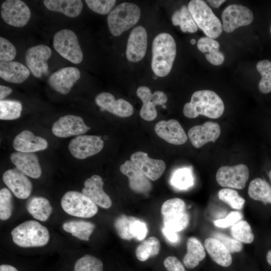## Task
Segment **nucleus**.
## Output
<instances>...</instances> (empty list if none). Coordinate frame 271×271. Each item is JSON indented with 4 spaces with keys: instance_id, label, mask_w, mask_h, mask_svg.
Wrapping results in <instances>:
<instances>
[{
    "instance_id": "13",
    "label": "nucleus",
    "mask_w": 271,
    "mask_h": 271,
    "mask_svg": "<svg viewBox=\"0 0 271 271\" xmlns=\"http://www.w3.org/2000/svg\"><path fill=\"white\" fill-rule=\"evenodd\" d=\"M137 94L143 102L140 115L147 121H151L156 118V106L163 105L168 100L166 94L163 91L158 90L152 93L149 88L145 86H140L137 89Z\"/></svg>"
},
{
    "instance_id": "7",
    "label": "nucleus",
    "mask_w": 271,
    "mask_h": 271,
    "mask_svg": "<svg viewBox=\"0 0 271 271\" xmlns=\"http://www.w3.org/2000/svg\"><path fill=\"white\" fill-rule=\"evenodd\" d=\"M62 209L67 214L78 217L90 218L98 211L97 205L82 193L69 191L61 200Z\"/></svg>"
},
{
    "instance_id": "1",
    "label": "nucleus",
    "mask_w": 271,
    "mask_h": 271,
    "mask_svg": "<svg viewBox=\"0 0 271 271\" xmlns=\"http://www.w3.org/2000/svg\"><path fill=\"white\" fill-rule=\"evenodd\" d=\"M224 110L223 102L215 92L202 90L193 93L191 101L184 105L183 111L185 116L190 118L199 115L217 118L222 115Z\"/></svg>"
},
{
    "instance_id": "19",
    "label": "nucleus",
    "mask_w": 271,
    "mask_h": 271,
    "mask_svg": "<svg viewBox=\"0 0 271 271\" xmlns=\"http://www.w3.org/2000/svg\"><path fill=\"white\" fill-rule=\"evenodd\" d=\"M80 77L79 70L76 67H67L53 73L49 77L50 86L62 94H67Z\"/></svg>"
},
{
    "instance_id": "44",
    "label": "nucleus",
    "mask_w": 271,
    "mask_h": 271,
    "mask_svg": "<svg viewBox=\"0 0 271 271\" xmlns=\"http://www.w3.org/2000/svg\"><path fill=\"white\" fill-rule=\"evenodd\" d=\"M13 209V196L9 189L4 188L0 191V219H9Z\"/></svg>"
},
{
    "instance_id": "34",
    "label": "nucleus",
    "mask_w": 271,
    "mask_h": 271,
    "mask_svg": "<svg viewBox=\"0 0 271 271\" xmlns=\"http://www.w3.org/2000/svg\"><path fill=\"white\" fill-rule=\"evenodd\" d=\"M62 227L66 232L71 233L73 236L82 240L88 241L95 228V225L88 221L73 220L64 223Z\"/></svg>"
},
{
    "instance_id": "37",
    "label": "nucleus",
    "mask_w": 271,
    "mask_h": 271,
    "mask_svg": "<svg viewBox=\"0 0 271 271\" xmlns=\"http://www.w3.org/2000/svg\"><path fill=\"white\" fill-rule=\"evenodd\" d=\"M171 183L180 190H185L192 186L194 178L191 170L188 168L176 170L171 177Z\"/></svg>"
},
{
    "instance_id": "31",
    "label": "nucleus",
    "mask_w": 271,
    "mask_h": 271,
    "mask_svg": "<svg viewBox=\"0 0 271 271\" xmlns=\"http://www.w3.org/2000/svg\"><path fill=\"white\" fill-rule=\"evenodd\" d=\"M187 253L183 261L188 268H194L206 256L205 249L200 241L195 237H189L187 241Z\"/></svg>"
},
{
    "instance_id": "25",
    "label": "nucleus",
    "mask_w": 271,
    "mask_h": 271,
    "mask_svg": "<svg viewBox=\"0 0 271 271\" xmlns=\"http://www.w3.org/2000/svg\"><path fill=\"white\" fill-rule=\"evenodd\" d=\"M10 159L16 169L31 178H39L42 170L38 157L34 153L16 152L11 154Z\"/></svg>"
},
{
    "instance_id": "56",
    "label": "nucleus",
    "mask_w": 271,
    "mask_h": 271,
    "mask_svg": "<svg viewBox=\"0 0 271 271\" xmlns=\"http://www.w3.org/2000/svg\"><path fill=\"white\" fill-rule=\"evenodd\" d=\"M190 43L191 44L194 45L196 43V40L194 39H192L190 41Z\"/></svg>"
},
{
    "instance_id": "26",
    "label": "nucleus",
    "mask_w": 271,
    "mask_h": 271,
    "mask_svg": "<svg viewBox=\"0 0 271 271\" xmlns=\"http://www.w3.org/2000/svg\"><path fill=\"white\" fill-rule=\"evenodd\" d=\"M14 149L17 152L34 153L47 148V141L35 135L31 131L24 130L17 135L13 140Z\"/></svg>"
},
{
    "instance_id": "58",
    "label": "nucleus",
    "mask_w": 271,
    "mask_h": 271,
    "mask_svg": "<svg viewBox=\"0 0 271 271\" xmlns=\"http://www.w3.org/2000/svg\"><path fill=\"white\" fill-rule=\"evenodd\" d=\"M162 106L164 108H166V105H165L164 104Z\"/></svg>"
},
{
    "instance_id": "3",
    "label": "nucleus",
    "mask_w": 271,
    "mask_h": 271,
    "mask_svg": "<svg viewBox=\"0 0 271 271\" xmlns=\"http://www.w3.org/2000/svg\"><path fill=\"white\" fill-rule=\"evenodd\" d=\"M13 242L22 247H41L50 238L48 229L35 220H28L15 227L11 232Z\"/></svg>"
},
{
    "instance_id": "28",
    "label": "nucleus",
    "mask_w": 271,
    "mask_h": 271,
    "mask_svg": "<svg viewBox=\"0 0 271 271\" xmlns=\"http://www.w3.org/2000/svg\"><path fill=\"white\" fill-rule=\"evenodd\" d=\"M204 246L211 258L218 265L228 267L232 262L230 251L219 240L209 237L205 239Z\"/></svg>"
},
{
    "instance_id": "52",
    "label": "nucleus",
    "mask_w": 271,
    "mask_h": 271,
    "mask_svg": "<svg viewBox=\"0 0 271 271\" xmlns=\"http://www.w3.org/2000/svg\"><path fill=\"white\" fill-rule=\"evenodd\" d=\"M12 91L13 90L11 88L4 85H0L1 100H4V99L10 94Z\"/></svg>"
},
{
    "instance_id": "59",
    "label": "nucleus",
    "mask_w": 271,
    "mask_h": 271,
    "mask_svg": "<svg viewBox=\"0 0 271 271\" xmlns=\"http://www.w3.org/2000/svg\"><path fill=\"white\" fill-rule=\"evenodd\" d=\"M270 34H271V26H270Z\"/></svg>"
},
{
    "instance_id": "9",
    "label": "nucleus",
    "mask_w": 271,
    "mask_h": 271,
    "mask_svg": "<svg viewBox=\"0 0 271 271\" xmlns=\"http://www.w3.org/2000/svg\"><path fill=\"white\" fill-rule=\"evenodd\" d=\"M249 178V170L243 164L233 166H222L218 170L216 179L223 187L243 189Z\"/></svg>"
},
{
    "instance_id": "41",
    "label": "nucleus",
    "mask_w": 271,
    "mask_h": 271,
    "mask_svg": "<svg viewBox=\"0 0 271 271\" xmlns=\"http://www.w3.org/2000/svg\"><path fill=\"white\" fill-rule=\"evenodd\" d=\"M137 218L133 216L121 215L115 219L114 226L117 233L121 239L127 240L133 239L131 233V226Z\"/></svg>"
},
{
    "instance_id": "33",
    "label": "nucleus",
    "mask_w": 271,
    "mask_h": 271,
    "mask_svg": "<svg viewBox=\"0 0 271 271\" xmlns=\"http://www.w3.org/2000/svg\"><path fill=\"white\" fill-rule=\"evenodd\" d=\"M248 193L253 200L261 201L264 204H271V187L266 181L260 178L250 182Z\"/></svg>"
},
{
    "instance_id": "40",
    "label": "nucleus",
    "mask_w": 271,
    "mask_h": 271,
    "mask_svg": "<svg viewBox=\"0 0 271 271\" xmlns=\"http://www.w3.org/2000/svg\"><path fill=\"white\" fill-rule=\"evenodd\" d=\"M256 69L261 76L258 83L259 91L265 94L271 92V62L260 61L256 64Z\"/></svg>"
},
{
    "instance_id": "36",
    "label": "nucleus",
    "mask_w": 271,
    "mask_h": 271,
    "mask_svg": "<svg viewBox=\"0 0 271 271\" xmlns=\"http://www.w3.org/2000/svg\"><path fill=\"white\" fill-rule=\"evenodd\" d=\"M160 249V242L156 237H150L139 244L136 249L137 258L144 261L150 257L158 255Z\"/></svg>"
},
{
    "instance_id": "53",
    "label": "nucleus",
    "mask_w": 271,
    "mask_h": 271,
    "mask_svg": "<svg viewBox=\"0 0 271 271\" xmlns=\"http://www.w3.org/2000/svg\"><path fill=\"white\" fill-rule=\"evenodd\" d=\"M0 271H18L14 266L9 264H1Z\"/></svg>"
},
{
    "instance_id": "20",
    "label": "nucleus",
    "mask_w": 271,
    "mask_h": 271,
    "mask_svg": "<svg viewBox=\"0 0 271 271\" xmlns=\"http://www.w3.org/2000/svg\"><path fill=\"white\" fill-rule=\"evenodd\" d=\"M130 161L150 180L156 181L164 173L166 166L162 160L150 158L147 153L138 151L130 156Z\"/></svg>"
},
{
    "instance_id": "8",
    "label": "nucleus",
    "mask_w": 271,
    "mask_h": 271,
    "mask_svg": "<svg viewBox=\"0 0 271 271\" xmlns=\"http://www.w3.org/2000/svg\"><path fill=\"white\" fill-rule=\"evenodd\" d=\"M53 46L64 58L74 64H79L83 60V53L76 35L72 31L63 29L54 36Z\"/></svg>"
},
{
    "instance_id": "15",
    "label": "nucleus",
    "mask_w": 271,
    "mask_h": 271,
    "mask_svg": "<svg viewBox=\"0 0 271 271\" xmlns=\"http://www.w3.org/2000/svg\"><path fill=\"white\" fill-rule=\"evenodd\" d=\"M90 129L82 118L69 114L62 116L57 120L52 125V131L57 137L68 138L82 134Z\"/></svg>"
},
{
    "instance_id": "29",
    "label": "nucleus",
    "mask_w": 271,
    "mask_h": 271,
    "mask_svg": "<svg viewBox=\"0 0 271 271\" xmlns=\"http://www.w3.org/2000/svg\"><path fill=\"white\" fill-rule=\"evenodd\" d=\"M43 2L49 10L62 13L71 18L79 16L83 9V3L80 0H44Z\"/></svg>"
},
{
    "instance_id": "14",
    "label": "nucleus",
    "mask_w": 271,
    "mask_h": 271,
    "mask_svg": "<svg viewBox=\"0 0 271 271\" xmlns=\"http://www.w3.org/2000/svg\"><path fill=\"white\" fill-rule=\"evenodd\" d=\"M52 54L50 48L44 44L38 45L27 49L25 54L26 65L37 78L46 74L48 69L47 60Z\"/></svg>"
},
{
    "instance_id": "47",
    "label": "nucleus",
    "mask_w": 271,
    "mask_h": 271,
    "mask_svg": "<svg viewBox=\"0 0 271 271\" xmlns=\"http://www.w3.org/2000/svg\"><path fill=\"white\" fill-rule=\"evenodd\" d=\"M213 237L219 240L228 249L230 253L238 252L243 249V245L241 242L230 237L221 232H215Z\"/></svg>"
},
{
    "instance_id": "22",
    "label": "nucleus",
    "mask_w": 271,
    "mask_h": 271,
    "mask_svg": "<svg viewBox=\"0 0 271 271\" xmlns=\"http://www.w3.org/2000/svg\"><path fill=\"white\" fill-rule=\"evenodd\" d=\"M95 102L102 109L119 117H129L133 113V107L129 102L122 98L116 100L109 92L99 93L95 98Z\"/></svg>"
},
{
    "instance_id": "18",
    "label": "nucleus",
    "mask_w": 271,
    "mask_h": 271,
    "mask_svg": "<svg viewBox=\"0 0 271 271\" xmlns=\"http://www.w3.org/2000/svg\"><path fill=\"white\" fill-rule=\"evenodd\" d=\"M3 180L17 198L25 199L30 196L32 190L31 182L27 176L16 168L5 171Z\"/></svg>"
},
{
    "instance_id": "32",
    "label": "nucleus",
    "mask_w": 271,
    "mask_h": 271,
    "mask_svg": "<svg viewBox=\"0 0 271 271\" xmlns=\"http://www.w3.org/2000/svg\"><path fill=\"white\" fill-rule=\"evenodd\" d=\"M27 210L36 219L45 221L50 216L52 208L49 201L46 198L34 197L28 202Z\"/></svg>"
},
{
    "instance_id": "42",
    "label": "nucleus",
    "mask_w": 271,
    "mask_h": 271,
    "mask_svg": "<svg viewBox=\"0 0 271 271\" xmlns=\"http://www.w3.org/2000/svg\"><path fill=\"white\" fill-rule=\"evenodd\" d=\"M103 263L99 258L85 255L76 261L73 271H102Z\"/></svg>"
},
{
    "instance_id": "23",
    "label": "nucleus",
    "mask_w": 271,
    "mask_h": 271,
    "mask_svg": "<svg viewBox=\"0 0 271 271\" xmlns=\"http://www.w3.org/2000/svg\"><path fill=\"white\" fill-rule=\"evenodd\" d=\"M121 173L126 176L129 186L134 192L146 193L152 189V184L146 175L130 160H126L120 166Z\"/></svg>"
},
{
    "instance_id": "4",
    "label": "nucleus",
    "mask_w": 271,
    "mask_h": 271,
    "mask_svg": "<svg viewBox=\"0 0 271 271\" xmlns=\"http://www.w3.org/2000/svg\"><path fill=\"white\" fill-rule=\"evenodd\" d=\"M141 16L140 8L131 3L124 2L116 6L108 14L107 24L110 32L114 36L135 25Z\"/></svg>"
},
{
    "instance_id": "38",
    "label": "nucleus",
    "mask_w": 271,
    "mask_h": 271,
    "mask_svg": "<svg viewBox=\"0 0 271 271\" xmlns=\"http://www.w3.org/2000/svg\"><path fill=\"white\" fill-rule=\"evenodd\" d=\"M22 110V105L20 101L11 100L0 101V119L14 120L20 117Z\"/></svg>"
},
{
    "instance_id": "17",
    "label": "nucleus",
    "mask_w": 271,
    "mask_h": 271,
    "mask_svg": "<svg viewBox=\"0 0 271 271\" xmlns=\"http://www.w3.org/2000/svg\"><path fill=\"white\" fill-rule=\"evenodd\" d=\"M220 133L219 124L208 121L202 125L191 127L188 131V136L192 145L196 148H199L209 142H215Z\"/></svg>"
},
{
    "instance_id": "48",
    "label": "nucleus",
    "mask_w": 271,
    "mask_h": 271,
    "mask_svg": "<svg viewBox=\"0 0 271 271\" xmlns=\"http://www.w3.org/2000/svg\"><path fill=\"white\" fill-rule=\"evenodd\" d=\"M243 215L241 212L231 211L225 218L214 221V224L218 227L226 228L241 221Z\"/></svg>"
},
{
    "instance_id": "55",
    "label": "nucleus",
    "mask_w": 271,
    "mask_h": 271,
    "mask_svg": "<svg viewBox=\"0 0 271 271\" xmlns=\"http://www.w3.org/2000/svg\"><path fill=\"white\" fill-rule=\"evenodd\" d=\"M266 260L268 263L271 265V250H269L267 253Z\"/></svg>"
},
{
    "instance_id": "57",
    "label": "nucleus",
    "mask_w": 271,
    "mask_h": 271,
    "mask_svg": "<svg viewBox=\"0 0 271 271\" xmlns=\"http://www.w3.org/2000/svg\"><path fill=\"white\" fill-rule=\"evenodd\" d=\"M268 176H269V177L271 182V170L269 172Z\"/></svg>"
},
{
    "instance_id": "46",
    "label": "nucleus",
    "mask_w": 271,
    "mask_h": 271,
    "mask_svg": "<svg viewBox=\"0 0 271 271\" xmlns=\"http://www.w3.org/2000/svg\"><path fill=\"white\" fill-rule=\"evenodd\" d=\"M17 50L15 46L6 38L0 37V61H12L16 57Z\"/></svg>"
},
{
    "instance_id": "39",
    "label": "nucleus",
    "mask_w": 271,
    "mask_h": 271,
    "mask_svg": "<svg viewBox=\"0 0 271 271\" xmlns=\"http://www.w3.org/2000/svg\"><path fill=\"white\" fill-rule=\"evenodd\" d=\"M231 235L241 242L250 243L254 240V235L249 224L245 220H241L231 228Z\"/></svg>"
},
{
    "instance_id": "51",
    "label": "nucleus",
    "mask_w": 271,
    "mask_h": 271,
    "mask_svg": "<svg viewBox=\"0 0 271 271\" xmlns=\"http://www.w3.org/2000/svg\"><path fill=\"white\" fill-rule=\"evenodd\" d=\"M162 233L170 243L175 244L179 241V237L177 232L168 229L164 226L162 228Z\"/></svg>"
},
{
    "instance_id": "45",
    "label": "nucleus",
    "mask_w": 271,
    "mask_h": 271,
    "mask_svg": "<svg viewBox=\"0 0 271 271\" xmlns=\"http://www.w3.org/2000/svg\"><path fill=\"white\" fill-rule=\"evenodd\" d=\"M88 8L92 11L100 15H106L112 10L116 4L115 0H86Z\"/></svg>"
},
{
    "instance_id": "54",
    "label": "nucleus",
    "mask_w": 271,
    "mask_h": 271,
    "mask_svg": "<svg viewBox=\"0 0 271 271\" xmlns=\"http://www.w3.org/2000/svg\"><path fill=\"white\" fill-rule=\"evenodd\" d=\"M225 2V0H209V5L213 8H217Z\"/></svg>"
},
{
    "instance_id": "27",
    "label": "nucleus",
    "mask_w": 271,
    "mask_h": 271,
    "mask_svg": "<svg viewBox=\"0 0 271 271\" xmlns=\"http://www.w3.org/2000/svg\"><path fill=\"white\" fill-rule=\"evenodd\" d=\"M30 71L25 65L17 61L1 62L0 77L10 83H21L30 76Z\"/></svg>"
},
{
    "instance_id": "21",
    "label": "nucleus",
    "mask_w": 271,
    "mask_h": 271,
    "mask_svg": "<svg viewBox=\"0 0 271 271\" xmlns=\"http://www.w3.org/2000/svg\"><path fill=\"white\" fill-rule=\"evenodd\" d=\"M155 131L160 138L175 145L184 144L188 139L179 122L174 119L158 122L155 126Z\"/></svg>"
},
{
    "instance_id": "12",
    "label": "nucleus",
    "mask_w": 271,
    "mask_h": 271,
    "mask_svg": "<svg viewBox=\"0 0 271 271\" xmlns=\"http://www.w3.org/2000/svg\"><path fill=\"white\" fill-rule=\"evenodd\" d=\"M103 145V141L98 136L79 135L70 141L68 148L74 157L84 159L99 153Z\"/></svg>"
},
{
    "instance_id": "49",
    "label": "nucleus",
    "mask_w": 271,
    "mask_h": 271,
    "mask_svg": "<svg viewBox=\"0 0 271 271\" xmlns=\"http://www.w3.org/2000/svg\"><path fill=\"white\" fill-rule=\"evenodd\" d=\"M131 233L133 238L138 240H143L148 234L146 224L137 218L131 224Z\"/></svg>"
},
{
    "instance_id": "43",
    "label": "nucleus",
    "mask_w": 271,
    "mask_h": 271,
    "mask_svg": "<svg viewBox=\"0 0 271 271\" xmlns=\"http://www.w3.org/2000/svg\"><path fill=\"white\" fill-rule=\"evenodd\" d=\"M218 197L231 208L241 209L245 203V200L239 195L237 192L229 188H223L218 192Z\"/></svg>"
},
{
    "instance_id": "35",
    "label": "nucleus",
    "mask_w": 271,
    "mask_h": 271,
    "mask_svg": "<svg viewBox=\"0 0 271 271\" xmlns=\"http://www.w3.org/2000/svg\"><path fill=\"white\" fill-rule=\"evenodd\" d=\"M173 25L179 26L184 33H194L197 31L198 27L196 24L188 7L185 5L176 11L172 16Z\"/></svg>"
},
{
    "instance_id": "6",
    "label": "nucleus",
    "mask_w": 271,
    "mask_h": 271,
    "mask_svg": "<svg viewBox=\"0 0 271 271\" xmlns=\"http://www.w3.org/2000/svg\"><path fill=\"white\" fill-rule=\"evenodd\" d=\"M164 227L175 232L185 229L189 223V217L186 211L185 202L174 198L165 201L161 207Z\"/></svg>"
},
{
    "instance_id": "50",
    "label": "nucleus",
    "mask_w": 271,
    "mask_h": 271,
    "mask_svg": "<svg viewBox=\"0 0 271 271\" xmlns=\"http://www.w3.org/2000/svg\"><path fill=\"white\" fill-rule=\"evenodd\" d=\"M164 265L167 271H187L180 261L174 256L167 257Z\"/></svg>"
},
{
    "instance_id": "16",
    "label": "nucleus",
    "mask_w": 271,
    "mask_h": 271,
    "mask_svg": "<svg viewBox=\"0 0 271 271\" xmlns=\"http://www.w3.org/2000/svg\"><path fill=\"white\" fill-rule=\"evenodd\" d=\"M147 48V33L142 26L134 27L129 35L126 49L127 59L137 62L145 56Z\"/></svg>"
},
{
    "instance_id": "2",
    "label": "nucleus",
    "mask_w": 271,
    "mask_h": 271,
    "mask_svg": "<svg viewBox=\"0 0 271 271\" xmlns=\"http://www.w3.org/2000/svg\"><path fill=\"white\" fill-rule=\"evenodd\" d=\"M176 55L173 37L167 33L158 34L152 43L151 67L156 75L164 77L171 71Z\"/></svg>"
},
{
    "instance_id": "5",
    "label": "nucleus",
    "mask_w": 271,
    "mask_h": 271,
    "mask_svg": "<svg viewBox=\"0 0 271 271\" xmlns=\"http://www.w3.org/2000/svg\"><path fill=\"white\" fill-rule=\"evenodd\" d=\"M197 27L209 38H218L222 32V24L211 9L202 0L191 1L188 5Z\"/></svg>"
},
{
    "instance_id": "11",
    "label": "nucleus",
    "mask_w": 271,
    "mask_h": 271,
    "mask_svg": "<svg viewBox=\"0 0 271 271\" xmlns=\"http://www.w3.org/2000/svg\"><path fill=\"white\" fill-rule=\"evenodd\" d=\"M1 15L8 25L22 27L29 22L31 13L29 8L23 1L7 0L1 5Z\"/></svg>"
},
{
    "instance_id": "10",
    "label": "nucleus",
    "mask_w": 271,
    "mask_h": 271,
    "mask_svg": "<svg viewBox=\"0 0 271 271\" xmlns=\"http://www.w3.org/2000/svg\"><path fill=\"white\" fill-rule=\"evenodd\" d=\"M221 18L222 29L229 33L236 29L251 24L253 20L252 11L241 5H230L223 10Z\"/></svg>"
},
{
    "instance_id": "24",
    "label": "nucleus",
    "mask_w": 271,
    "mask_h": 271,
    "mask_svg": "<svg viewBox=\"0 0 271 271\" xmlns=\"http://www.w3.org/2000/svg\"><path fill=\"white\" fill-rule=\"evenodd\" d=\"M84 185L82 193L86 197L101 207H110L111 200L103 189V181L100 176L92 175L84 181Z\"/></svg>"
},
{
    "instance_id": "30",
    "label": "nucleus",
    "mask_w": 271,
    "mask_h": 271,
    "mask_svg": "<svg viewBox=\"0 0 271 271\" xmlns=\"http://www.w3.org/2000/svg\"><path fill=\"white\" fill-rule=\"evenodd\" d=\"M197 48L205 54L207 60L213 65H220L225 60L224 54L219 51L220 44L216 40L208 37L200 38Z\"/></svg>"
}]
</instances>
